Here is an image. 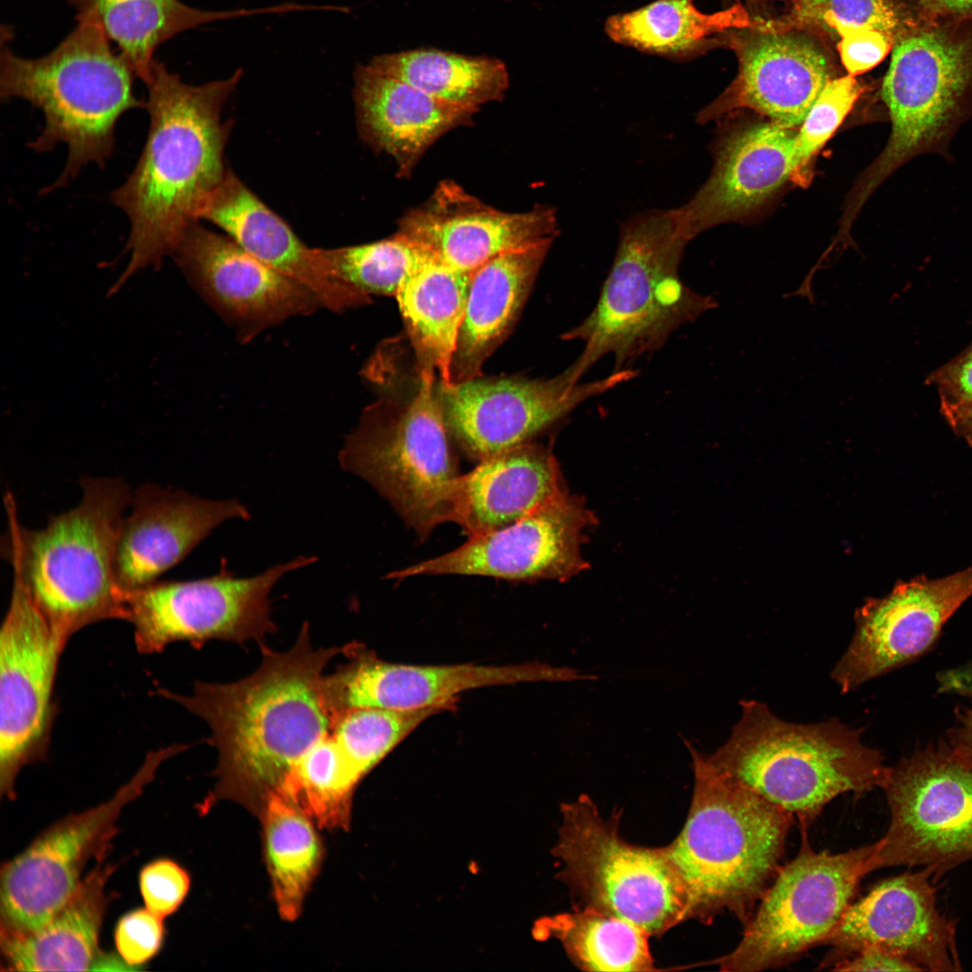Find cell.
<instances>
[{"label":"cell","mask_w":972,"mask_h":972,"mask_svg":"<svg viewBox=\"0 0 972 972\" xmlns=\"http://www.w3.org/2000/svg\"><path fill=\"white\" fill-rule=\"evenodd\" d=\"M112 870L110 865L97 866L40 929L24 934L0 935L7 969L93 970L102 956L98 943L108 902L104 890Z\"/></svg>","instance_id":"obj_30"},{"label":"cell","mask_w":972,"mask_h":972,"mask_svg":"<svg viewBox=\"0 0 972 972\" xmlns=\"http://www.w3.org/2000/svg\"><path fill=\"white\" fill-rule=\"evenodd\" d=\"M921 22L898 0H796L786 15L758 24L777 32L815 30L838 40L850 31L876 29L897 40Z\"/></svg>","instance_id":"obj_38"},{"label":"cell","mask_w":972,"mask_h":972,"mask_svg":"<svg viewBox=\"0 0 972 972\" xmlns=\"http://www.w3.org/2000/svg\"><path fill=\"white\" fill-rule=\"evenodd\" d=\"M76 16L96 23L144 83L148 80L155 50L186 30L212 22L259 14L286 13L285 4L256 9L207 11L179 0H64Z\"/></svg>","instance_id":"obj_31"},{"label":"cell","mask_w":972,"mask_h":972,"mask_svg":"<svg viewBox=\"0 0 972 972\" xmlns=\"http://www.w3.org/2000/svg\"><path fill=\"white\" fill-rule=\"evenodd\" d=\"M129 506L114 556L115 579L126 596L158 581L221 523L250 518L236 499L209 500L153 483L135 490Z\"/></svg>","instance_id":"obj_24"},{"label":"cell","mask_w":972,"mask_h":972,"mask_svg":"<svg viewBox=\"0 0 972 972\" xmlns=\"http://www.w3.org/2000/svg\"><path fill=\"white\" fill-rule=\"evenodd\" d=\"M595 518L564 489L504 527L468 537L445 554L392 572L387 578L486 576L508 580H566L586 568L580 547Z\"/></svg>","instance_id":"obj_17"},{"label":"cell","mask_w":972,"mask_h":972,"mask_svg":"<svg viewBox=\"0 0 972 972\" xmlns=\"http://www.w3.org/2000/svg\"><path fill=\"white\" fill-rule=\"evenodd\" d=\"M762 1H767V0H762ZM768 1H770V0H768ZM776 1H778V0H776Z\"/></svg>","instance_id":"obj_51"},{"label":"cell","mask_w":972,"mask_h":972,"mask_svg":"<svg viewBox=\"0 0 972 972\" xmlns=\"http://www.w3.org/2000/svg\"><path fill=\"white\" fill-rule=\"evenodd\" d=\"M472 274V273H471ZM471 274L427 256L394 296L420 369L451 384L450 367L464 314Z\"/></svg>","instance_id":"obj_32"},{"label":"cell","mask_w":972,"mask_h":972,"mask_svg":"<svg viewBox=\"0 0 972 972\" xmlns=\"http://www.w3.org/2000/svg\"><path fill=\"white\" fill-rule=\"evenodd\" d=\"M539 938H554L572 963L584 971H654L650 934L616 915L591 908L547 917L536 929Z\"/></svg>","instance_id":"obj_35"},{"label":"cell","mask_w":972,"mask_h":972,"mask_svg":"<svg viewBox=\"0 0 972 972\" xmlns=\"http://www.w3.org/2000/svg\"><path fill=\"white\" fill-rule=\"evenodd\" d=\"M689 242L674 209L651 210L621 224L610 272L595 308L562 336L583 348L563 371L576 383L602 357L611 355L616 371L628 360L660 348L670 334L716 308L712 296L686 286L679 275Z\"/></svg>","instance_id":"obj_6"},{"label":"cell","mask_w":972,"mask_h":972,"mask_svg":"<svg viewBox=\"0 0 972 972\" xmlns=\"http://www.w3.org/2000/svg\"><path fill=\"white\" fill-rule=\"evenodd\" d=\"M172 256L193 288L245 341L321 306L304 285L198 221L186 229Z\"/></svg>","instance_id":"obj_21"},{"label":"cell","mask_w":972,"mask_h":972,"mask_svg":"<svg viewBox=\"0 0 972 972\" xmlns=\"http://www.w3.org/2000/svg\"><path fill=\"white\" fill-rule=\"evenodd\" d=\"M937 682L940 692L972 697V662L940 671Z\"/></svg>","instance_id":"obj_49"},{"label":"cell","mask_w":972,"mask_h":972,"mask_svg":"<svg viewBox=\"0 0 972 972\" xmlns=\"http://www.w3.org/2000/svg\"><path fill=\"white\" fill-rule=\"evenodd\" d=\"M362 778L328 733L302 755L277 792L320 827L344 828L349 821L354 789Z\"/></svg>","instance_id":"obj_37"},{"label":"cell","mask_w":972,"mask_h":972,"mask_svg":"<svg viewBox=\"0 0 972 972\" xmlns=\"http://www.w3.org/2000/svg\"><path fill=\"white\" fill-rule=\"evenodd\" d=\"M558 230L554 207L536 204L524 212H503L446 179L424 203L404 213L395 233L436 259L471 274L503 252L554 239Z\"/></svg>","instance_id":"obj_23"},{"label":"cell","mask_w":972,"mask_h":972,"mask_svg":"<svg viewBox=\"0 0 972 972\" xmlns=\"http://www.w3.org/2000/svg\"><path fill=\"white\" fill-rule=\"evenodd\" d=\"M881 788L890 824L875 842L870 872L921 867L936 883L972 860V756L954 747L925 749L889 768Z\"/></svg>","instance_id":"obj_12"},{"label":"cell","mask_w":972,"mask_h":972,"mask_svg":"<svg viewBox=\"0 0 972 972\" xmlns=\"http://www.w3.org/2000/svg\"><path fill=\"white\" fill-rule=\"evenodd\" d=\"M435 373L419 370L409 402L366 410L338 454L340 466L371 484L422 541L454 522L461 476Z\"/></svg>","instance_id":"obj_8"},{"label":"cell","mask_w":972,"mask_h":972,"mask_svg":"<svg viewBox=\"0 0 972 972\" xmlns=\"http://www.w3.org/2000/svg\"><path fill=\"white\" fill-rule=\"evenodd\" d=\"M507 1H509V0H507Z\"/></svg>","instance_id":"obj_52"},{"label":"cell","mask_w":972,"mask_h":972,"mask_svg":"<svg viewBox=\"0 0 972 972\" xmlns=\"http://www.w3.org/2000/svg\"><path fill=\"white\" fill-rule=\"evenodd\" d=\"M796 135L771 122L722 135L709 177L687 203L674 209L686 238L741 220L776 194L802 166Z\"/></svg>","instance_id":"obj_25"},{"label":"cell","mask_w":972,"mask_h":972,"mask_svg":"<svg viewBox=\"0 0 972 972\" xmlns=\"http://www.w3.org/2000/svg\"><path fill=\"white\" fill-rule=\"evenodd\" d=\"M262 660L249 676L230 683L196 681L191 694L158 693L204 720L219 759L212 800L230 798L264 808L302 755L330 733L333 716L324 696V669L345 651L314 648L305 623L294 644L276 652L263 643Z\"/></svg>","instance_id":"obj_1"},{"label":"cell","mask_w":972,"mask_h":972,"mask_svg":"<svg viewBox=\"0 0 972 972\" xmlns=\"http://www.w3.org/2000/svg\"><path fill=\"white\" fill-rule=\"evenodd\" d=\"M561 814L553 851L576 907L618 916L651 937L693 919L688 892L664 847L630 843L620 834L621 813L604 819L586 795L563 804Z\"/></svg>","instance_id":"obj_10"},{"label":"cell","mask_w":972,"mask_h":972,"mask_svg":"<svg viewBox=\"0 0 972 972\" xmlns=\"http://www.w3.org/2000/svg\"><path fill=\"white\" fill-rule=\"evenodd\" d=\"M202 219L220 227L252 256L304 285L330 310L340 312L369 302V295L331 278L317 248L307 247L229 169L204 202L199 214Z\"/></svg>","instance_id":"obj_26"},{"label":"cell","mask_w":972,"mask_h":972,"mask_svg":"<svg viewBox=\"0 0 972 972\" xmlns=\"http://www.w3.org/2000/svg\"><path fill=\"white\" fill-rule=\"evenodd\" d=\"M446 710L353 708L336 718L330 733L347 760L364 777L425 720Z\"/></svg>","instance_id":"obj_40"},{"label":"cell","mask_w":972,"mask_h":972,"mask_svg":"<svg viewBox=\"0 0 972 972\" xmlns=\"http://www.w3.org/2000/svg\"><path fill=\"white\" fill-rule=\"evenodd\" d=\"M972 595V566L940 579L917 577L857 614L856 630L831 677L842 693L924 653Z\"/></svg>","instance_id":"obj_22"},{"label":"cell","mask_w":972,"mask_h":972,"mask_svg":"<svg viewBox=\"0 0 972 972\" xmlns=\"http://www.w3.org/2000/svg\"><path fill=\"white\" fill-rule=\"evenodd\" d=\"M353 76L359 134L394 159L400 178H409L440 137L472 123L477 112L436 99L368 63L356 65Z\"/></svg>","instance_id":"obj_27"},{"label":"cell","mask_w":972,"mask_h":972,"mask_svg":"<svg viewBox=\"0 0 972 972\" xmlns=\"http://www.w3.org/2000/svg\"><path fill=\"white\" fill-rule=\"evenodd\" d=\"M806 829L796 858L781 866L744 923L742 937L714 963L722 971L754 972L786 966L824 944L870 872L875 843L832 854L814 851Z\"/></svg>","instance_id":"obj_11"},{"label":"cell","mask_w":972,"mask_h":972,"mask_svg":"<svg viewBox=\"0 0 972 972\" xmlns=\"http://www.w3.org/2000/svg\"><path fill=\"white\" fill-rule=\"evenodd\" d=\"M927 382L938 390L940 402L956 403L972 400V342L932 373Z\"/></svg>","instance_id":"obj_45"},{"label":"cell","mask_w":972,"mask_h":972,"mask_svg":"<svg viewBox=\"0 0 972 972\" xmlns=\"http://www.w3.org/2000/svg\"><path fill=\"white\" fill-rule=\"evenodd\" d=\"M836 971H923L907 958L878 948L862 950L835 964Z\"/></svg>","instance_id":"obj_46"},{"label":"cell","mask_w":972,"mask_h":972,"mask_svg":"<svg viewBox=\"0 0 972 972\" xmlns=\"http://www.w3.org/2000/svg\"><path fill=\"white\" fill-rule=\"evenodd\" d=\"M862 92L863 86L850 74L832 78L825 85L796 131L802 166L832 137Z\"/></svg>","instance_id":"obj_41"},{"label":"cell","mask_w":972,"mask_h":972,"mask_svg":"<svg viewBox=\"0 0 972 972\" xmlns=\"http://www.w3.org/2000/svg\"><path fill=\"white\" fill-rule=\"evenodd\" d=\"M267 864L281 916L295 920L317 874L321 846L310 821L280 792L269 795L263 808Z\"/></svg>","instance_id":"obj_36"},{"label":"cell","mask_w":972,"mask_h":972,"mask_svg":"<svg viewBox=\"0 0 972 972\" xmlns=\"http://www.w3.org/2000/svg\"><path fill=\"white\" fill-rule=\"evenodd\" d=\"M183 749L175 744L151 752L112 797L54 823L2 866L1 935L34 932L64 905L81 882L86 863L108 849L124 806L142 793L163 760Z\"/></svg>","instance_id":"obj_13"},{"label":"cell","mask_w":972,"mask_h":972,"mask_svg":"<svg viewBox=\"0 0 972 972\" xmlns=\"http://www.w3.org/2000/svg\"><path fill=\"white\" fill-rule=\"evenodd\" d=\"M742 716L709 762L731 780L796 817L802 829L837 796L882 788L889 768L860 740L863 728L836 718L801 724L763 703L741 701Z\"/></svg>","instance_id":"obj_5"},{"label":"cell","mask_w":972,"mask_h":972,"mask_svg":"<svg viewBox=\"0 0 972 972\" xmlns=\"http://www.w3.org/2000/svg\"><path fill=\"white\" fill-rule=\"evenodd\" d=\"M718 42L734 50L738 72L726 89L698 113V123L747 108L793 129L801 125L832 78L827 51L806 31L777 32L761 28L757 22L754 27L726 32Z\"/></svg>","instance_id":"obj_20"},{"label":"cell","mask_w":972,"mask_h":972,"mask_svg":"<svg viewBox=\"0 0 972 972\" xmlns=\"http://www.w3.org/2000/svg\"><path fill=\"white\" fill-rule=\"evenodd\" d=\"M163 920L146 907L120 918L114 941L119 957L128 966H141L158 952L165 932Z\"/></svg>","instance_id":"obj_43"},{"label":"cell","mask_w":972,"mask_h":972,"mask_svg":"<svg viewBox=\"0 0 972 972\" xmlns=\"http://www.w3.org/2000/svg\"><path fill=\"white\" fill-rule=\"evenodd\" d=\"M189 886L187 872L169 859L155 860L145 865L140 873V889L145 907L163 919L178 909Z\"/></svg>","instance_id":"obj_42"},{"label":"cell","mask_w":972,"mask_h":972,"mask_svg":"<svg viewBox=\"0 0 972 972\" xmlns=\"http://www.w3.org/2000/svg\"><path fill=\"white\" fill-rule=\"evenodd\" d=\"M554 240L503 252L471 274L451 384L481 376L483 363L518 318Z\"/></svg>","instance_id":"obj_29"},{"label":"cell","mask_w":972,"mask_h":972,"mask_svg":"<svg viewBox=\"0 0 972 972\" xmlns=\"http://www.w3.org/2000/svg\"><path fill=\"white\" fill-rule=\"evenodd\" d=\"M76 25L49 54L25 58L2 43L0 96L21 98L40 109L45 119L41 133L29 147L51 150L68 147L66 166L51 185H65L94 162L103 166L114 147L118 119L146 103L133 92L134 71L111 48L102 29L88 18L76 16Z\"/></svg>","instance_id":"obj_7"},{"label":"cell","mask_w":972,"mask_h":972,"mask_svg":"<svg viewBox=\"0 0 972 972\" xmlns=\"http://www.w3.org/2000/svg\"><path fill=\"white\" fill-rule=\"evenodd\" d=\"M346 661L324 676V696L336 719L346 710L374 707L412 710L453 708L463 692L537 681H573L582 674L542 662L414 665L383 661L356 642L345 645Z\"/></svg>","instance_id":"obj_18"},{"label":"cell","mask_w":972,"mask_h":972,"mask_svg":"<svg viewBox=\"0 0 972 972\" xmlns=\"http://www.w3.org/2000/svg\"><path fill=\"white\" fill-rule=\"evenodd\" d=\"M317 250L331 278L367 295L395 296L402 282L427 256L397 233L372 243Z\"/></svg>","instance_id":"obj_39"},{"label":"cell","mask_w":972,"mask_h":972,"mask_svg":"<svg viewBox=\"0 0 972 972\" xmlns=\"http://www.w3.org/2000/svg\"><path fill=\"white\" fill-rule=\"evenodd\" d=\"M316 561L298 556L248 578L235 577L222 562L219 573L185 581H156L126 596L134 642L142 653H155L176 642L201 647L220 640L245 646L261 644L276 630L269 594L286 573Z\"/></svg>","instance_id":"obj_14"},{"label":"cell","mask_w":972,"mask_h":972,"mask_svg":"<svg viewBox=\"0 0 972 972\" xmlns=\"http://www.w3.org/2000/svg\"><path fill=\"white\" fill-rule=\"evenodd\" d=\"M368 64L436 99L476 111L503 100L509 86L506 64L490 56L421 48L380 54Z\"/></svg>","instance_id":"obj_34"},{"label":"cell","mask_w":972,"mask_h":972,"mask_svg":"<svg viewBox=\"0 0 972 972\" xmlns=\"http://www.w3.org/2000/svg\"><path fill=\"white\" fill-rule=\"evenodd\" d=\"M940 411L954 432L972 446V400L940 402Z\"/></svg>","instance_id":"obj_48"},{"label":"cell","mask_w":972,"mask_h":972,"mask_svg":"<svg viewBox=\"0 0 972 972\" xmlns=\"http://www.w3.org/2000/svg\"><path fill=\"white\" fill-rule=\"evenodd\" d=\"M935 884L924 868L878 882L850 904L824 943L832 950L820 968L878 948L907 958L923 971L962 970L955 922L940 913Z\"/></svg>","instance_id":"obj_19"},{"label":"cell","mask_w":972,"mask_h":972,"mask_svg":"<svg viewBox=\"0 0 972 972\" xmlns=\"http://www.w3.org/2000/svg\"><path fill=\"white\" fill-rule=\"evenodd\" d=\"M881 96L892 122L886 148L850 192L853 220L872 193L919 154L944 151L972 108V35L950 22H922L893 46Z\"/></svg>","instance_id":"obj_9"},{"label":"cell","mask_w":972,"mask_h":972,"mask_svg":"<svg viewBox=\"0 0 972 972\" xmlns=\"http://www.w3.org/2000/svg\"><path fill=\"white\" fill-rule=\"evenodd\" d=\"M72 509L32 530L18 520L8 492L3 554L54 632L66 643L109 619L127 620L126 595L114 574L115 548L132 492L120 478L83 477Z\"/></svg>","instance_id":"obj_3"},{"label":"cell","mask_w":972,"mask_h":972,"mask_svg":"<svg viewBox=\"0 0 972 972\" xmlns=\"http://www.w3.org/2000/svg\"><path fill=\"white\" fill-rule=\"evenodd\" d=\"M736 4L713 14L699 11L694 0H655L631 12L611 15L605 23L615 42L675 61L690 60L716 45L734 29L754 27Z\"/></svg>","instance_id":"obj_33"},{"label":"cell","mask_w":972,"mask_h":972,"mask_svg":"<svg viewBox=\"0 0 972 972\" xmlns=\"http://www.w3.org/2000/svg\"><path fill=\"white\" fill-rule=\"evenodd\" d=\"M637 374L615 371L572 383L563 373L545 380L482 379L440 383L438 395L450 436L472 460L482 461L529 440L590 398Z\"/></svg>","instance_id":"obj_16"},{"label":"cell","mask_w":972,"mask_h":972,"mask_svg":"<svg viewBox=\"0 0 972 972\" xmlns=\"http://www.w3.org/2000/svg\"><path fill=\"white\" fill-rule=\"evenodd\" d=\"M562 490L554 454L526 442L460 476L454 522L468 537L485 534L522 518Z\"/></svg>","instance_id":"obj_28"},{"label":"cell","mask_w":972,"mask_h":972,"mask_svg":"<svg viewBox=\"0 0 972 972\" xmlns=\"http://www.w3.org/2000/svg\"><path fill=\"white\" fill-rule=\"evenodd\" d=\"M242 74L238 68L227 78L192 86L155 59L145 82L148 138L134 170L111 194L130 230L124 249L130 260L110 294L137 272L158 269L198 221L227 170L223 153L229 129L220 113Z\"/></svg>","instance_id":"obj_2"},{"label":"cell","mask_w":972,"mask_h":972,"mask_svg":"<svg viewBox=\"0 0 972 972\" xmlns=\"http://www.w3.org/2000/svg\"><path fill=\"white\" fill-rule=\"evenodd\" d=\"M66 644L14 574L0 631V792L9 799L22 769L48 752L55 680Z\"/></svg>","instance_id":"obj_15"},{"label":"cell","mask_w":972,"mask_h":972,"mask_svg":"<svg viewBox=\"0 0 972 972\" xmlns=\"http://www.w3.org/2000/svg\"><path fill=\"white\" fill-rule=\"evenodd\" d=\"M896 37L876 29L850 31L838 40L841 61L851 76L865 73L879 64L893 49Z\"/></svg>","instance_id":"obj_44"},{"label":"cell","mask_w":972,"mask_h":972,"mask_svg":"<svg viewBox=\"0 0 972 972\" xmlns=\"http://www.w3.org/2000/svg\"><path fill=\"white\" fill-rule=\"evenodd\" d=\"M952 747L972 756V706L959 714L958 724L950 734Z\"/></svg>","instance_id":"obj_50"},{"label":"cell","mask_w":972,"mask_h":972,"mask_svg":"<svg viewBox=\"0 0 972 972\" xmlns=\"http://www.w3.org/2000/svg\"><path fill=\"white\" fill-rule=\"evenodd\" d=\"M694 789L683 828L664 850L693 919L728 911L743 924L780 868L794 817L720 773L689 746Z\"/></svg>","instance_id":"obj_4"},{"label":"cell","mask_w":972,"mask_h":972,"mask_svg":"<svg viewBox=\"0 0 972 972\" xmlns=\"http://www.w3.org/2000/svg\"><path fill=\"white\" fill-rule=\"evenodd\" d=\"M919 16L929 22L972 20V0H917Z\"/></svg>","instance_id":"obj_47"}]
</instances>
